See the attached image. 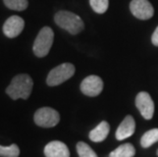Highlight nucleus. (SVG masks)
Instances as JSON below:
<instances>
[{"label": "nucleus", "mask_w": 158, "mask_h": 157, "mask_svg": "<svg viewBox=\"0 0 158 157\" xmlns=\"http://www.w3.org/2000/svg\"><path fill=\"white\" fill-rule=\"evenodd\" d=\"M135 129H136L135 119H134L132 115H127L116 130L115 133L116 139L124 140L127 138H130L135 133Z\"/></svg>", "instance_id": "9b49d317"}, {"label": "nucleus", "mask_w": 158, "mask_h": 157, "mask_svg": "<svg viewBox=\"0 0 158 157\" xmlns=\"http://www.w3.org/2000/svg\"><path fill=\"white\" fill-rule=\"evenodd\" d=\"M151 40H152L153 45L158 46V27L155 29V31H154V33H153L152 38H151Z\"/></svg>", "instance_id": "6ab92c4d"}, {"label": "nucleus", "mask_w": 158, "mask_h": 157, "mask_svg": "<svg viewBox=\"0 0 158 157\" xmlns=\"http://www.w3.org/2000/svg\"><path fill=\"white\" fill-rule=\"evenodd\" d=\"M108 0H90V5L93 10L97 13H104L108 8Z\"/></svg>", "instance_id": "a211bd4d"}, {"label": "nucleus", "mask_w": 158, "mask_h": 157, "mask_svg": "<svg viewBox=\"0 0 158 157\" xmlns=\"http://www.w3.org/2000/svg\"><path fill=\"white\" fill-rule=\"evenodd\" d=\"M157 155H158V150H157Z\"/></svg>", "instance_id": "aec40b11"}, {"label": "nucleus", "mask_w": 158, "mask_h": 157, "mask_svg": "<svg viewBox=\"0 0 158 157\" xmlns=\"http://www.w3.org/2000/svg\"><path fill=\"white\" fill-rule=\"evenodd\" d=\"M46 157H69V150L64 143L60 141H52L44 148Z\"/></svg>", "instance_id": "9d476101"}, {"label": "nucleus", "mask_w": 158, "mask_h": 157, "mask_svg": "<svg viewBox=\"0 0 158 157\" xmlns=\"http://www.w3.org/2000/svg\"><path fill=\"white\" fill-rule=\"evenodd\" d=\"M103 90V81L98 76H89L81 83V91L90 97L98 96Z\"/></svg>", "instance_id": "423d86ee"}, {"label": "nucleus", "mask_w": 158, "mask_h": 157, "mask_svg": "<svg viewBox=\"0 0 158 157\" xmlns=\"http://www.w3.org/2000/svg\"><path fill=\"white\" fill-rule=\"evenodd\" d=\"M130 9L139 19H149L154 14V8L148 0H132Z\"/></svg>", "instance_id": "0eeeda50"}, {"label": "nucleus", "mask_w": 158, "mask_h": 157, "mask_svg": "<svg viewBox=\"0 0 158 157\" xmlns=\"http://www.w3.org/2000/svg\"><path fill=\"white\" fill-rule=\"evenodd\" d=\"M53 39H54V33L51 28L44 27L40 30L38 36L35 39L34 45H33V51L35 55L38 57H44L48 54L52 47Z\"/></svg>", "instance_id": "7ed1b4c3"}, {"label": "nucleus", "mask_w": 158, "mask_h": 157, "mask_svg": "<svg viewBox=\"0 0 158 157\" xmlns=\"http://www.w3.org/2000/svg\"><path fill=\"white\" fill-rule=\"evenodd\" d=\"M110 131L109 123L107 122H101L95 129H93L89 134V138L93 142H102L106 139Z\"/></svg>", "instance_id": "f8f14e48"}, {"label": "nucleus", "mask_w": 158, "mask_h": 157, "mask_svg": "<svg viewBox=\"0 0 158 157\" xmlns=\"http://www.w3.org/2000/svg\"><path fill=\"white\" fill-rule=\"evenodd\" d=\"M76 68L73 64L69 62L62 63V64L57 65L56 68L50 71V72L47 76L46 83L50 87L58 86L65 81H68L72 76L75 75Z\"/></svg>", "instance_id": "20e7f679"}, {"label": "nucleus", "mask_w": 158, "mask_h": 157, "mask_svg": "<svg viewBox=\"0 0 158 157\" xmlns=\"http://www.w3.org/2000/svg\"><path fill=\"white\" fill-rule=\"evenodd\" d=\"M3 2L7 8L16 11L25 10L29 5L28 0H3Z\"/></svg>", "instance_id": "2eb2a0df"}, {"label": "nucleus", "mask_w": 158, "mask_h": 157, "mask_svg": "<svg viewBox=\"0 0 158 157\" xmlns=\"http://www.w3.org/2000/svg\"><path fill=\"white\" fill-rule=\"evenodd\" d=\"M136 106L145 119H151L154 114V102L147 92H140L136 97Z\"/></svg>", "instance_id": "6e6552de"}, {"label": "nucleus", "mask_w": 158, "mask_h": 157, "mask_svg": "<svg viewBox=\"0 0 158 157\" xmlns=\"http://www.w3.org/2000/svg\"><path fill=\"white\" fill-rule=\"evenodd\" d=\"M60 121L59 113L51 107L39 108L34 114V122L41 128H53Z\"/></svg>", "instance_id": "39448f33"}, {"label": "nucleus", "mask_w": 158, "mask_h": 157, "mask_svg": "<svg viewBox=\"0 0 158 157\" xmlns=\"http://www.w3.org/2000/svg\"><path fill=\"white\" fill-rule=\"evenodd\" d=\"M77 151L80 157H98L95 151L85 142H79L77 144Z\"/></svg>", "instance_id": "f3484780"}, {"label": "nucleus", "mask_w": 158, "mask_h": 157, "mask_svg": "<svg viewBox=\"0 0 158 157\" xmlns=\"http://www.w3.org/2000/svg\"><path fill=\"white\" fill-rule=\"evenodd\" d=\"M136 154V150L131 143H126L117 147L109 154V157H134Z\"/></svg>", "instance_id": "ddd939ff"}, {"label": "nucleus", "mask_w": 158, "mask_h": 157, "mask_svg": "<svg viewBox=\"0 0 158 157\" xmlns=\"http://www.w3.org/2000/svg\"><path fill=\"white\" fill-rule=\"evenodd\" d=\"M55 24L61 29L65 30L72 35H77L84 29L83 19L76 13L68 10H60L54 15Z\"/></svg>", "instance_id": "f03ea898"}, {"label": "nucleus", "mask_w": 158, "mask_h": 157, "mask_svg": "<svg viewBox=\"0 0 158 157\" xmlns=\"http://www.w3.org/2000/svg\"><path fill=\"white\" fill-rule=\"evenodd\" d=\"M156 142H158V129L150 130L144 134L141 138V146L143 148H148Z\"/></svg>", "instance_id": "4468645a"}, {"label": "nucleus", "mask_w": 158, "mask_h": 157, "mask_svg": "<svg viewBox=\"0 0 158 157\" xmlns=\"http://www.w3.org/2000/svg\"><path fill=\"white\" fill-rule=\"evenodd\" d=\"M25 28V21L19 15H12L3 25V33L7 38H15L21 35Z\"/></svg>", "instance_id": "1a4fd4ad"}, {"label": "nucleus", "mask_w": 158, "mask_h": 157, "mask_svg": "<svg viewBox=\"0 0 158 157\" xmlns=\"http://www.w3.org/2000/svg\"><path fill=\"white\" fill-rule=\"evenodd\" d=\"M33 86L34 83L31 76L27 73H21L11 80L5 92L12 100H18L19 98L27 100L31 95Z\"/></svg>", "instance_id": "f257e3e1"}, {"label": "nucleus", "mask_w": 158, "mask_h": 157, "mask_svg": "<svg viewBox=\"0 0 158 157\" xmlns=\"http://www.w3.org/2000/svg\"><path fill=\"white\" fill-rule=\"evenodd\" d=\"M19 148L16 144H11L9 146L0 145V157H19Z\"/></svg>", "instance_id": "dca6fc26"}]
</instances>
